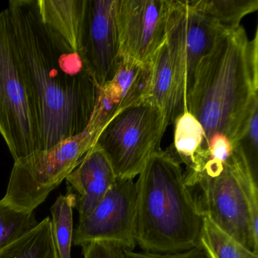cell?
<instances>
[{"label": "cell", "mask_w": 258, "mask_h": 258, "mask_svg": "<svg viewBox=\"0 0 258 258\" xmlns=\"http://www.w3.org/2000/svg\"><path fill=\"white\" fill-rule=\"evenodd\" d=\"M7 8L40 151H46L87 128L101 88L78 52L45 22L37 0H12Z\"/></svg>", "instance_id": "obj_1"}, {"label": "cell", "mask_w": 258, "mask_h": 258, "mask_svg": "<svg viewBox=\"0 0 258 258\" xmlns=\"http://www.w3.org/2000/svg\"><path fill=\"white\" fill-rule=\"evenodd\" d=\"M258 31L249 40L241 26L220 31L202 58L186 95V111L205 132L206 151L216 137L236 146L258 105Z\"/></svg>", "instance_id": "obj_2"}, {"label": "cell", "mask_w": 258, "mask_h": 258, "mask_svg": "<svg viewBox=\"0 0 258 258\" xmlns=\"http://www.w3.org/2000/svg\"><path fill=\"white\" fill-rule=\"evenodd\" d=\"M137 182L134 238L145 251L176 253L201 244L204 216L170 152L151 155Z\"/></svg>", "instance_id": "obj_3"}, {"label": "cell", "mask_w": 258, "mask_h": 258, "mask_svg": "<svg viewBox=\"0 0 258 258\" xmlns=\"http://www.w3.org/2000/svg\"><path fill=\"white\" fill-rule=\"evenodd\" d=\"M99 131L87 126L46 151L15 161L3 200L19 211L34 212L66 179L94 146Z\"/></svg>", "instance_id": "obj_4"}, {"label": "cell", "mask_w": 258, "mask_h": 258, "mask_svg": "<svg viewBox=\"0 0 258 258\" xmlns=\"http://www.w3.org/2000/svg\"><path fill=\"white\" fill-rule=\"evenodd\" d=\"M167 126L156 105L144 99L122 108L102 128L95 144L105 154L119 179L140 174L160 148Z\"/></svg>", "instance_id": "obj_5"}, {"label": "cell", "mask_w": 258, "mask_h": 258, "mask_svg": "<svg viewBox=\"0 0 258 258\" xmlns=\"http://www.w3.org/2000/svg\"><path fill=\"white\" fill-rule=\"evenodd\" d=\"M0 134L15 161L40 151L37 120L13 42L8 8L0 12Z\"/></svg>", "instance_id": "obj_6"}, {"label": "cell", "mask_w": 258, "mask_h": 258, "mask_svg": "<svg viewBox=\"0 0 258 258\" xmlns=\"http://www.w3.org/2000/svg\"><path fill=\"white\" fill-rule=\"evenodd\" d=\"M248 173L252 174L247 160L237 146L220 173L213 177L201 178L191 190L198 191L193 194L204 217L246 248L258 253V227L253 224L242 187L243 178Z\"/></svg>", "instance_id": "obj_7"}, {"label": "cell", "mask_w": 258, "mask_h": 258, "mask_svg": "<svg viewBox=\"0 0 258 258\" xmlns=\"http://www.w3.org/2000/svg\"><path fill=\"white\" fill-rule=\"evenodd\" d=\"M220 31H223L194 10L188 0H170L166 43L185 103L198 66L212 49Z\"/></svg>", "instance_id": "obj_8"}, {"label": "cell", "mask_w": 258, "mask_h": 258, "mask_svg": "<svg viewBox=\"0 0 258 258\" xmlns=\"http://www.w3.org/2000/svg\"><path fill=\"white\" fill-rule=\"evenodd\" d=\"M117 7V0H84L78 52L100 88L112 79L120 61Z\"/></svg>", "instance_id": "obj_9"}, {"label": "cell", "mask_w": 258, "mask_h": 258, "mask_svg": "<svg viewBox=\"0 0 258 258\" xmlns=\"http://www.w3.org/2000/svg\"><path fill=\"white\" fill-rule=\"evenodd\" d=\"M137 188L132 179H119L102 200L74 230L73 243L83 246L93 241H105L123 250L135 248L134 223Z\"/></svg>", "instance_id": "obj_10"}, {"label": "cell", "mask_w": 258, "mask_h": 258, "mask_svg": "<svg viewBox=\"0 0 258 258\" xmlns=\"http://www.w3.org/2000/svg\"><path fill=\"white\" fill-rule=\"evenodd\" d=\"M170 0H117L120 58L150 62L166 40Z\"/></svg>", "instance_id": "obj_11"}, {"label": "cell", "mask_w": 258, "mask_h": 258, "mask_svg": "<svg viewBox=\"0 0 258 258\" xmlns=\"http://www.w3.org/2000/svg\"><path fill=\"white\" fill-rule=\"evenodd\" d=\"M66 179L69 189L76 194L80 221L99 205L117 177L104 152L94 145Z\"/></svg>", "instance_id": "obj_12"}, {"label": "cell", "mask_w": 258, "mask_h": 258, "mask_svg": "<svg viewBox=\"0 0 258 258\" xmlns=\"http://www.w3.org/2000/svg\"><path fill=\"white\" fill-rule=\"evenodd\" d=\"M150 66V87L147 99L160 108L167 127L186 111V105L179 93L166 40L154 54Z\"/></svg>", "instance_id": "obj_13"}, {"label": "cell", "mask_w": 258, "mask_h": 258, "mask_svg": "<svg viewBox=\"0 0 258 258\" xmlns=\"http://www.w3.org/2000/svg\"><path fill=\"white\" fill-rule=\"evenodd\" d=\"M174 123V150L186 165L184 173L185 183L191 188L206 161V152L203 149L205 132L197 119L188 111L179 115Z\"/></svg>", "instance_id": "obj_14"}, {"label": "cell", "mask_w": 258, "mask_h": 258, "mask_svg": "<svg viewBox=\"0 0 258 258\" xmlns=\"http://www.w3.org/2000/svg\"><path fill=\"white\" fill-rule=\"evenodd\" d=\"M150 78V62L120 58L114 77L107 83L119 101L120 110L147 99Z\"/></svg>", "instance_id": "obj_15"}, {"label": "cell", "mask_w": 258, "mask_h": 258, "mask_svg": "<svg viewBox=\"0 0 258 258\" xmlns=\"http://www.w3.org/2000/svg\"><path fill=\"white\" fill-rule=\"evenodd\" d=\"M188 2L223 31L237 29L244 16L258 9L257 0H190Z\"/></svg>", "instance_id": "obj_16"}, {"label": "cell", "mask_w": 258, "mask_h": 258, "mask_svg": "<svg viewBox=\"0 0 258 258\" xmlns=\"http://www.w3.org/2000/svg\"><path fill=\"white\" fill-rule=\"evenodd\" d=\"M0 258H59L51 219H43L31 232L0 250Z\"/></svg>", "instance_id": "obj_17"}, {"label": "cell", "mask_w": 258, "mask_h": 258, "mask_svg": "<svg viewBox=\"0 0 258 258\" xmlns=\"http://www.w3.org/2000/svg\"><path fill=\"white\" fill-rule=\"evenodd\" d=\"M76 197V194L69 189L67 194L58 196L51 207L52 235L59 258H71Z\"/></svg>", "instance_id": "obj_18"}, {"label": "cell", "mask_w": 258, "mask_h": 258, "mask_svg": "<svg viewBox=\"0 0 258 258\" xmlns=\"http://www.w3.org/2000/svg\"><path fill=\"white\" fill-rule=\"evenodd\" d=\"M201 244L212 258H258V253H253L226 235L205 217H204Z\"/></svg>", "instance_id": "obj_19"}, {"label": "cell", "mask_w": 258, "mask_h": 258, "mask_svg": "<svg viewBox=\"0 0 258 258\" xmlns=\"http://www.w3.org/2000/svg\"><path fill=\"white\" fill-rule=\"evenodd\" d=\"M38 223L34 212L19 211L0 200V250L31 232Z\"/></svg>", "instance_id": "obj_20"}, {"label": "cell", "mask_w": 258, "mask_h": 258, "mask_svg": "<svg viewBox=\"0 0 258 258\" xmlns=\"http://www.w3.org/2000/svg\"><path fill=\"white\" fill-rule=\"evenodd\" d=\"M237 144L242 151L250 171L256 180L258 158V105L253 108L247 126Z\"/></svg>", "instance_id": "obj_21"}, {"label": "cell", "mask_w": 258, "mask_h": 258, "mask_svg": "<svg viewBox=\"0 0 258 258\" xmlns=\"http://www.w3.org/2000/svg\"><path fill=\"white\" fill-rule=\"evenodd\" d=\"M124 258H212L202 244L185 251L176 253H152V252H136L131 250H123Z\"/></svg>", "instance_id": "obj_22"}, {"label": "cell", "mask_w": 258, "mask_h": 258, "mask_svg": "<svg viewBox=\"0 0 258 258\" xmlns=\"http://www.w3.org/2000/svg\"><path fill=\"white\" fill-rule=\"evenodd\" d=\"M81 247L84 258H124L123 249L105 241H93Z\"/></svg>", "instance_id": "obj_23"}]
</instances>
